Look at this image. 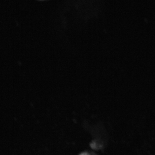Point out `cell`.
I'll return each mask as SVG.
<instances>
[{
    "label": "cell",
    "mask_w": 155,
    "mask_h": 155,
    "mask_svg": "<svg viewBox=\"0 0 155 155\" xmlns=\"http://www.w3.org/2000/svg\"><path fill=\"white\" fill-rule=\"evenodd\" d=\"M87 155V154H85V155Z\"/></svg>",
    "instance_id": "6da1fadb"
}]
</instances>
